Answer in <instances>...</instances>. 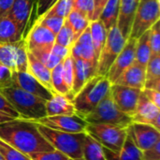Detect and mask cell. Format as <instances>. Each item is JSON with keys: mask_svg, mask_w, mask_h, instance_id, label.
Here are the masks:
<instances>
[{"mask_svg": "<svg viewBox=\"0 0 160 160\" xmlns=\"http://www.w3.org/2000/svg\"><path fill=\"white\" fill-rule=\"evenodd\" d=\"M0 140L26 156L53 150L38 130L37 123L22 118L0 124Z\"/></svg>", "mask_w": 160, "mask_h": 160, "instance_id": "1", "label": "cell"}, {"mask_svg": "<svg viewBox=\"0 0 160 160\" xmlns=\"http://www.w3.org/2000/svg\"><path fill=\"white\" fill-rule=\"evenodd\" d=\"M19 115V118L37 121L46 116V101L11 85L0 90Z\"/></svg>", "mask_w": 160, "mask_h": 160, "instance_id": "2", "label": "cell"}, {"mask_svg": "<svg viewBox=\"0 0 160 160\" xmlns=\"http://www.w3.org/2000/svg\"><path fill=\"white\" fill-rule=\"evenodd\" d=\"M111 82L105 76L96 75L90 79L72 98L75 113L84 118L110 94Z\"/></svg>", "mask_w": 160, "mask_h": 160, "instance_id": "3", "label": "cell"}, {"mask_svg": "<svg viewBox=\"0 0 160 160\" xmlns=\"http://www.w3.org/2000/svg\"><path fill=\"white\" fill-rule=\"evenodd\" d=\"M37 125L42 136L53 149L58 150L72 159L82 158V145L86 132L69 133L52 129L38 123Z\"/></svg>", "mask_w": 160, "mask_h": 160, "instance_id": "4", "label": "cell"}, {"mask_svg": "<svg viewBox=\"0 0 160 160\" xmlns=\"http://www.w3.org/2000/svg\"><path fill=\"white\" fill-rule=\"evenodd\" d=\"M83 119L88 124H107L122 128H128L132 123L131 116L124 113L117 108L111 94L107 95Z\"/></svg>", "mask_w": 160, "mask_h": 160, "instance_id": "5", "label": "cell"}, {"mask_svg": "<svg viewBox=\"0 0 160 160\" xmlns=\"http://www.w3.org/2000/svg\"><path fill=\"white\" fill-rule=\"evenodd\" d=\"M127 128L107 124H88L85 132L98 142L104 148L118 151L127 138Z\"/></svg>", "mask_w": 160, "mask_h": 160, "instance_id": "6", "label": "cell"}, {"mask_svg": "<svg viewBox=\"0 0 160 160\" xmlns=\"http://www.w3.org/2000/svg\"><path fill=\"white\" fill-rule=\"evenodd\" d=\"M160 18V0H140L129 38H139L148 31Z\"/></svg>", "mask_w": 160, "mask_h": 160, "instance_id": "7", "label": "cell"}, {"mask_svg": "<svg viewBox=\"0 0 160 160\" xmlns=\"http://www.w3.org/2000/svg\"><path fill=\"white\" fill-rule=\"evenodd\" d=\"M126 41L127 39L122 36L116 25L108 31L105 44L98 59L96 75L106 77L111 66L124 48Z\"/></svg>", "mask_w": 160, "mask_h": 160, "instance_id": "8", "label": "cell"}, {"mask_svg": "<svg viewBox=\"0 0 160 160\" xmlns=\"http://www.w3.org/2000/svg\"><path fill=\"white\" fill-rule=\"evenodd\" d=\"M141 93V89L119 85L115 83H112L110 90L111 97L117 108L121 112L131 117L136 112Z\"/></svg>", "mask_w": 160, "mask_h": 160, "instance_id": "9", "label": "cell"}, {"mask_svg": "<svg viewBox=\"0 0 160 160\" xmlns=\"http://www.w3.org/2000/svg\"><path fill=\"white\" fill-rule=\"evenodd\" d=\"M35 122L52 129L69 133L85 132V128L87 126V122L76 113L71 115L45 116Z\"/></svg>", "mask_w": 160, "mask_h": 160, "instance_id": "10", "label": "cell"}, {"mask_svg": "<svg viewBox=\"0 0 160 160\" xmlns=\"http://www.w3.org/2000/svg\"><path fill=\"white\" fill-rule=\"evenodd\" d=\"M23 39L29 52H51L54 44L55 35L37 20Z\"/></svg>", "mask_w": 160, "mask_h": 160, "instance_id": "11", "label": "cell"}, {"mask_svg": "<svg viewBox=\"0 0 160 160\" xmlns=\"http://www.w3.org/2000/svg\"><path fill=\"white\" fill-rule=\"evenodd\" d=\"M127 133L141 151L152 147L160 141V130L146 124L132 122L128 127Z\"/></svg>", "mask_w": 160, "mask_h": 160, "instance_id": "12", "label": "cell"}, {"mask_svg": "<svg viewBox=\"0 0 160 160\" xmlns=\"http://www.w3.org/2000/svg\"><path fill=\"white\" fill-rule=\"evenodd\" d=\"M11 77L13 85L24 90L27 93L42 98L45 101L51 99L52 95L54 94L51 90L46 88L41 82H39L33 75H31L27 71L13 70Z\"/></svg>", "mask_w": 160, "mask_h": 160, "instance_id": "13", "label": "cell"}, {"mask_svg": "<svg viewBox=\"0 0 160 160\" xmlns=\"http://www.w3.org/2000/svg\"><path fill=\"white\" fill-rule=\"evenodd\" d=\"M137 38H128L126 41V44L112 65L111 66L106 77L113 83L117 78L135 61V52H136Z\"/></svg>", "mask_w": 160, "mask_h": 160, "instance_id": "14", "label": "cell"}, {"mask_svg": "<svg viewBox=\"0 0 160 160\" xmlns=\"http://www.w3.org/2000/svg\"><path fill=\"white\" fill-rule=\"evenodd\" d=\"M131 118L132 122L150 125L160 130V108L148 100L142 92L141 93L136 112Z\"/></svg>", "mask_w": 160, "mask_h": 160, "instance_id": "15", "label": "cell"}, {"mask_svg": "<svg viewBox=\"0 0 160 160\" xmlns=\"http://www.w3.org/2000/svg\"><path fill=\"white\" fill-rule=\"evenodd\" d=\"M98 63L73 58V83L70 91L71 98L82 88V86L97 74Z\"/></svg>", "mask_w": 160, "mask_h": 160, "instance_id": "16", "label": "cell"}, {"mask_svg": "<svg viewBox=\"0 0 160 160\" xmlns=\"http://www.w3.org/2000/svg\"><path fill=\"white\" fill-rule=\"evenodd\" d=\"M140 0H120L117 24L122 36L128 39L130 36L132 22Z\"/></svg>", "mask_w": 160, "mask_h": 160, "instance_id": "17", "label": "cell"}, {"mask_svg": "<svg viewBox=\"0 0 160 160\" xmlns=\"http://www.w3.org/2000/svg\"><path fill=\"white\" fill-rule=\"evenodd\" d=\"M113 83L142 90L145 83V66L134 61Z\"/></svg>", "mask_w": 160, "mask_h": 160, "instance_id": "18", "label": "cell"}, {"mask_svg": "<svg viewBox=\"0 0 160 160\" xmlns=\"http://www.w3.org/2000/svg\"><path fill=\"white\" fill-rule=\"evenodd\" d=\"M70 54L73 58H80L85 61L98 63V59L96 58L91 40L89 26L76 39V41L71 47Z\"/></svg>", "mask_w": 160, "mask_h": 160, "instance_id": "19", "label": "cell"}, {"mask_svg": "<svg viewBox=\"0 0 160 160\" xmlns=\"http://www.w3.org/2000/svg\"><path fill=\"white\" fill-rule=\"evenodd\" d=\"M75 113V109L71 99L67 96L54 93L51 99L46 101V116L71 115Z\"/></svg>", "mask_w": 160, "mask_h": 160, "instance_id": "20", "label": "cell"}, {"mask_svg": "<svg viewBox=\"0 0 160 160\" xmlns=\"http://www.w3.org/2000/svg\"><path fill=\"white\" fill-rule=\"evenodd\" d=\"M103 151L106 160H142V151L134 144L128 135H127L120 150L112 151L103 147Z\"/></svg>", "mask_w": 160, "mask_h": 160, "instance_id": "21", "label": "cell"}, {"mask_svg": "<svg viewBox=\"0 0 160 160\" xmlns=\"http://www.w3.org/2000/svg\"><path fill=\"white\" fill-rule=\"evenodd\" d=\"M34 4L35 0H14L12 8L8 14V17L12 19L23 30V33L29 22Z\"/></svg>", "mask_w": 160, "mask_h": 160, "instance_id": "22", "label": "cell"}, {"mask_svg": "<svg viewBox=\"0 0 160 160\" xmlns=\"http://www.w3.org/2000/svg\"><path fill=\"white\" fill-rule=\"evenodd\" d=\"M23 30L9 17L0 18V42L16 43L23 38Z\"/></svg>", "mask_w": 160, "mask_h": 160, "instance_id": "23", "label": "cell"}, {"mask_svg": "<svg viewBox=\"0 0 160 160\" xmlns=\"http://www.w3.org/2000/svg\"><path fill=\"white\" fill-rule=\"evenodd\" d=\"M27 72L33 75L39 82H41L46 88L51 90L52 93V82H51V70L46 68L41 62H39L29 51H27Z\"/></svg>", "mask_w": 160, "mask_h": 160, "instance_id": "24", "label": "cell"}, {"mask_svg": "<svg viewBox=\"0 0 160 160\" xmlns=\"http://www.w3.org/2000/svg\"><path fill=\"white\" fill-rule=\"evenodd\" d=\"M143 88L160 91V54H151L146 64Z\"/></svg>", "mask_w": 160, "mask_h": 160, "instance_id": "25", "label": "cell"}, {"mask_svg": "<svg viewBox=\"0 0 160 160\" xmlns=\"http://www.w3.org/2000/svg\"><path fill=\"white\" fill-rule=\"evenodd\" d=\"M89 29H90V36H91V40H92L95 55H96V58L98 59L100 52L105 44L108 32L103 22L99 19L96 21H92L89 24Z\"/></svg>", "mask_w": 160, "mask_h": 160, "instance_id": "26", "label": "cell"}, {"mask_svg": "<svg viewBox=\"0 0 160 160\" xmlns=\"http://www.w3.org/2000/svg\"><path fill=\"white\" fill-rule=\"evenodd\" d=\"M82 158L84 160H106L103 146L87 133L82 145Z\"/></svg>", "mask_w": 160, "mask_h": 160, "instance_id": "27", "label": "cell"}, {"mask_svg": "<svg viewBox=\"0 0 160 160\" xmlns=\"http://www.w3.org/2000/svg\"><path fill=\"white\" fill-rule=\"evenodd\" d=\"M119 5L120 0H109L99 16V20L103 22L107 32L117 24Z\"/></svg>", "mask_w": 160, "mask_h": 160, "instance_id": "28", "label": "cell"}, {"mask_svg": "<svg viewBox=\"0 0 160 160\" xmlns=\"http://www.w3.org/2000/svg\"><path fill=\"white\" fill-rule=\"evenodd\" d=\"M66 20L68 21V22L69 23V25L74 31L75 41L82 35V33L89 26L91 22L84 14L74 8L70 11V13L66 18Z\"/></svg>", "mask_w": 160, "mask_h": 160, "instance_id": "29", "label": "cell"}, {"mask_svg": "<svg viewBox=\"0 0 160 160\" xmlns=\"http://www.w3.org/2000/svg\"><path fill=\"white\" fill-rule=\"evenodd\" d=\"M149 34L150 29L143 33L139 38H137L136 52H135V61L146 67L147 62L151 56V49L149 43Z\"/></svg>", "mask_w": 160, "mask_h": 160, "instance_id": "30", "label": "cell"}, {"mask_svg": "<svg viewBox=\"0 0 160 160\" xmlns=\"http://www.w3.org/2000/svg\"><path fill=\"white\" fill-rule=\"evenodd\" d=\"M62 70H63V62L59 63L55 68H53L51 70V82H52V90L54 93L65 95L69 99L72 100L70 96V90L68 88V86L64 82Z\"/></svg>", "mask_w": 160, "mask_h": 160, "instance_id": "31", "label": "cell"}, {"mask_svg": "<svg viewBox=\"0 0 160 160\" xmlns=\"http://www.w3.org/2000/svg\"><path fill=\"white\" fill-rule=\"evenodd\" d=\"M16 43H1L0 42V65L5 66L12 71L16 69Z\"/></svg>", "mask_w": 160, "mask_h": 160, "instance_id": "32", "label": "cell"}, {"mask_svg": "<svg viewBox=\"0 0 160 160\" xmlns=\"http://www.w3.org/2000/svg\"><path fill=\"white\" fill-rule=\"evenodd\" d=\"M75 42V37H74V31L68 22V21H65L64 25L59 30V32L55 35L54 44L65 46L68 48L72 47V45Z\"/></svg>", "mask_w": 160, "mask_h": 160, "instance_id": "33", "label": "cell"}, {"mask_svg": "<svg viewBox=\"0 0 160 160\" xmlns=\"http://www.w3.org/2000/svg\"><path fill=\"white\" fill-rule=\"evenodd\" d=\"M73 9V0H57L54 5L45 13L66 19Z\"/></svg>", "mask_w": 160, "mask_h": 160, "instance_id": "34", "label": "cell"}, {"mask_svg": "<svg viewBox=\"0 0 160 160\" xmlns=\"http://www.w3.org/2000/svg\"><path fill=\"white\" fill-rule=\"evenodd\" d=\"M38 21L45 26L47 29H49L52 34L56 35L59 30L62 28V26L65 23L66 19L57 17V16H52V15H42L41 17L38 18Z\"/></svg>", "mask_w": 160, "mask_h": 160, "instance_id": "35", "label": "cell"}, {"mask_svg": "<svg viewBox=\"0 0 160 160\" xmlns=\"http://www.w3.org/2000/svg\"><path fill=\"white\" fill-rule=\"evenodd\" d=\"M17 71H27V49L25 46L24 39H21L17 42L16 49V62H15Z\"/></svg>", "mask_w": 160, "mask_h": 160, "instance_id": "36", "label": "cell"}, {"mask_svg": "<svg viewBox=\"0 0 160 160\" xmlns=\"http://www.w3.org/2000/svg\"><path fill=\"white\" fill-rule=\"evenodd\" d=\"M0 154L5 160H31L28 156L21 153L2 140H0Z\"/></svg>", "mask_w": 160, "mask_h": 160, "instance_id": "37", "label": "cell"}, {"mask_svg": "<svg viewBox=\"0 0 160 160\" xmlns=\"http://www.w3.org/2000/svg\"><path fill=\"white\" fill-rule=\"evenodd\" d=\"M39 62H41L46 68L52 70L59 63L63 62L53 55L51 52H30Z\"/></svg>", "mask_w": 160, "mask_h": 160, "instance_id": "38", "label": "cell"}, {"mask_svg": "<svg viewBox=\"0 0 160 160\" xmlns=\"http://www.w3.org/2000/svg\"><path fill=\"white\" fill-rule=\"evenodd\" d=\"M149 43L152 54H160V24L157 22L151 28L149 34Z\"/></svg>", "mask_w": 160, "mask_h": 160, "instance_id": "39", "label": "cell"}, {"mask_svg": "<svg viewBox=\"0 0 160 160\" xmlns=\"http://www.w3.org/2000/svg\"><path fill=\"white\" fill-rule=\"evenodd\" d=\"M28 158L31 160H68L69 158L67 157L65 154L59 152L58 150H52L47 152L36 153L29 155Z\"/></svg>", "mask_w": 160, "mask_h": 160, "instance_id": "40", "label": "cell"}, {"mask_svg": "<svg viewBox=\"0 0 160 160\" xmlns=\"http://www.w3.org/2000/svg\"><path fill=\"white\" fill-rule=\"evenodd\" d=\"M63 78L66 85L71 91L72 83H73V57L68 55L63 61Z\"/></svg>", "mask_w": 160, "mask_h": 160, "instance_id": "41", "label": "cell"}, {"mask_svg": "<svg viewBox=\"0 0 160 160\" xmlns=\"http://www.w3.org/2000/svg\"><path fill=\"white\" fill-rule=\"evenodd\" d=\"M73 8L84 14L92 22L94 13V0H73Z\"/></svg>", "mask_w": 160, "mask_h": 160, "instance_id": "42", "label": "cell"}, {"mask_svg": "<svg viewBox=\"0 0 160 160\" xmlns=\"http://www.w3.org/2000/svg\"><path fill=\"white\" fill-rule=\"evenodd\" d=\"M12 70L8 68L0 65V90L13 85L12 82Z\"/></svg>", "mask_w": 160, "mask_h": 160, "instance_id": "43", "label": "cell"}, {"mask_svg": "<svg viewBox=\"0 0 160 160\" xmlns=\"http://www.w3.org/2000/svg\"><path fill=\"white\" fill-rule=\"evenodd\" d=\"M160 141L156 142L152 147L142 151V160H160Z\"/></svg>", "mask_w": 160, "mask_h": 160, "instance_id": "44", "label": "cell"}, {"mask_svg": "<svg viewBox=\"0 0 160 160\" xmlns=\"http://www.w3.org/2000/svg\"><path fill=\"white\" fill-rule=\"evenodd\" d=\"M0 112L8 114V116L12 118H19L18 113L13 109V107L10 105V103L8 101V99L4 97L2 92L0 91Z\"/></svg>", "mask_w": 160, "mask_h": 160, "instance_id": "45", "label": "cell"}, {"mask_svg": "<svg viewBox=\"0 0 160 160\" xmlns=\"http://www.w3.org/2000/svg\"><path fill=\"white\" fill-rule=\"evenodd\" d=\"M51 52L55 55L58 59H60L61 61H64L68 55H70L71 52V49L65 47V46H61V45H57V44H53Z\"/></svg>", "mask_w": 160, "mask_h": 160, "instance_id": "46", "label": "cell"}, {"mask_svg": "<svg viewBox=\"0 0 160 160\" xmlns=\"http://www.w3.org/2000/svg\"><path fill=\"white\" fill-rule=\"evenodd\" d=\"M57 0H37V16L38 18L44 15Z\"/></svg>", "mask_w": 160, "mask_h": 160, "instance_id": "47", "label": "cell"}, {"mask_svg": "<svg viewBox=\"0 0 160 160\" xmlns=\"http://www.w3.org/2000/svg\"><path fill=\"white\" fill-rule=\"evenodd\" d=\"M142 92L146 97V98L148 100H150L152 103H154L156 106H158V107L160 108V91L143 88L142 90Z\"/></svg>", "mask_w": 160, "mask_h": 160, "instance_id": "48", "label": "cell"}, {"mask_svg": "<svg viewBox=\"0 0 160 160\" xmlns=\"http://www.w3.org/2000/svg\"><path fill=\"white\" fill-rule=\"evenodd\" d=\"M109 0H94V13L92 21H96L99 19V16Z\"/></svg>", "mask_w": 160, "mask_h": 160, "instance_id": "49", "label": "cell"}, {"mask_svg": "<svg viewBox=\"0 0 160 160\" xmlns=\"http://www.w3.org/2000/svg\"><path fill=\"white\" fill-rule=\"evenodd\" d=\"M14 0H0V18L8 16L10 11Z\"/></svg>", "mask_w": 160, "mask_h": 160, "instance_id": "50", "label": "cell"}, {"mask_svg": "<svg viewBox=\"0 0 160 160\" xmlns=\"http://www.w3.org/2000/svg\"><path fill=\"white\" fill-rule=\"evenodd\" d=\"M11 119H13V118L10 117V116H8V114H6L4 112H0V124L1 123H4V122H7L8 120H11Z\"/></svg>", "mask_w": 160, "mask_h": 160, "instance_id": "51", "label": "cell"}, {"mask_svg": "<svg viewBox=\"0 0 160 160\" xmlns=\"http://www.w3.org/2000/svg\"><path fill=\"white\" fill-rule=\"evenodd\" d=\"M68 160H84L83 158H78V159H72V158H69Z\"/></svg>", "mask_w": 160, "mask_h": 160, "instance_id": "52", "label": "cell"}, {"mask_svg": "<svg viewBox=\"0 0 160 160\" xmlns=\"http://www.w3.org/2000/svg\"><path fill=\"white\" fill-rule=\"evenodd\" d=\"M0 160H5L4 159V158L2 157V155H1V154H0Z\"/></svg>", "mask_w": 160, "mask_h": 160, "instance_id": "53", "label": "cell"}]
</instances>
